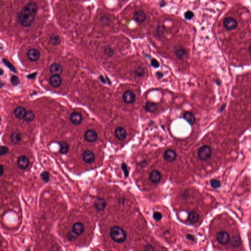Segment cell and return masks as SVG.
<instances>
[{"instance_id":"cell-15","label":"cell","mask_w":251,"mask_h":251,"mask_svg":"<svg viewBox=\"0 0 251 251\" xmlns=\"http://www.w3.org/2000/svg\"><path fill=\"white\" fill-rule=\"evenodd\" d=\"M50 83L54 87H58L62 83V79L60 75H53L50 78Z\"/></svg>"},{"instance_id":"cell-29","label":"cell","mask_w":251,"mask_h":251,"mask_svg":"<svg viewBox=\"0 0 251 251\" xmlns=\"http://www.w3.org/2000/svg\"><path fill=\"white\" fill-rule=\"evenodd\" d=\"M40 177L42 180L45 181V183H47L50 180L49 174L47 171H43L40 174Z\"/></svg>"},{"instance_id":"cell-26","label":"cell","mask_w":251,"mask_h":251,"mask_svg":"<svg viewBox=\"0 0 251 251\" xmlns=\"http://www.w3.org/2000/svg\"><path fill=\"white\" fill-rule=\"evenodd\" d=\"M188 220L191 223H195L198 221L199 215L195 212H191L188 215Z\"/></svg>"},{"instance_id":"cell-9","label":"cell","mask_w":251,"mask_h":251,"mask_svg":"<svg viewBox=\"0 0 251 251\" xmlns=\"http://www.w3.org/2000/svg\"><path fill=\"white\" fill-rule=\"evenodd\" d=\"M84 137L87 142H94L97 140L98 135L95 130H88L84 133Z\"/></svg>"},{"instance_id":"cell-20","label":"cell","mask_w":251,"mask_h":251,"mask_svg":"<svg viewBox=\"0 0 251 251\" xmlns=\"http://www.w3.org/2000/svg\"><path fill=\"white\" fill-rule=\"evenodd\" d=\"M14 115L17 118L19 119H24L27 111L25 108L22 107H18L16 108L14 110Z\"/></svg>"},{"instance_id":"cell-34","label":"cell","mask_w":251,"mask_h":251,"mask_svg":"<svg viewBox=\"0 0 251 251\" xmlns=\"http://www.w3.org/2000/svg\"><path fill=\"white\" fill-rule=\"evenodd\" d=\"M11 83L13 84V86H17L20 83V80L17 76H13L11 78Z\"/></svg>"},{"instance_id":"cell-31","label":"cell","mask_w":251,"mask_h":251,"mask_svg":"<svg viewBox=\"0 0 251 251\" xmlns=\"http://www.w3.org/2000/svg\"><path fill=\"white\" fill-rule=\"evenodd\" d=\"M210 184L213 188H218L220 187V183L219 180L216 179H212L210 181Z\"/></svg>"},{"instance_id":"cell-24","label":"cell","mask_w":251,"mask_h":251,"mask_svg":"<svg viewBox=\"0 0 251 251\" xmlns=\"http://www.w3.org/2000/svg\"><path fill=\"white\" fill-rule=\"evenodd\" d=\"M184 117L190 125H193L195 122V117L192 113L187 112L184 114Z\"/></svg>"},{"instance_id":"cell-33","label":"cell","mask_w":251,"mask_h":251,"mask_svg":"<svg viewBox=\"0 0 251 251\" xmlns=\"http://www.w3.org/2000/svg\"><path fill=\"white\" fill-rule=\"evenodd\" d=\"M8 151H9V149L6 146H1V147H0V155H1V156L5 155L8 152Z\"/></svg>"},{"instance_id":"cell-36","label":"cell","mask_w":251,"mask_h":251,"mask_svg":"<svg viewBox=\"0 0 251 251\" xmlns=\"http://www.w3.org/2000/svg\"><path fill=\"white\" fill-rule=\"evenodd\" d=\"M151 64L152 66H153L155 68H158L159 66V62L155 59H152V60Z\"/></svg>"},{"instance_id":"cell-42","label":"cell","mask_w":251,"mask_h":251,"mask_svg":"<svg viewBox=\"0 0 251 251\" xmlns=\"http://www.w3.org/2000/svg\"><path fill=\"white\" fill-rule=\"evenodd\" d=\"M64 1H65V0H64Z\"/></svg>"},{"instance_id":"cell-5","label":"cell","mask_w":251,"mask_h":251,"mask_svg":"<svg viewBox=\"0 0 251 251\" xmlns=\"http://www.w3.org/2000/svg\"><path fill=\"white\" fill-rule=\"evenodd\" d=\"M216 239L220 244L225 245L229 242L230 239V237L227 232L221 231L217 234Z\"/></svg>"},{"instance_id":"cell-2","label":"cell","mask_w":251,"mask_h":251,"mask_svg":"<svg viewBox=\"0 0 251 251\" xmlns=\"http://www.w3.org/2000/svg\"><path fill=\"white\" fill-rule=\"evenodd\" d=\"M111 238L117 243H122L126 238V234L123 229L118 226L113 227L110 231Z\"/></svg>"},{"instance_id":"cell-25","label":"cell","mask_w":251,"mask_h":251,"mask_svg":"<svg viewBox=\"0 0 251 251\" xmlns=\"http://www.w3.org/2000/svg\"><path fill=\"white\" fill-rule=\"evenodd\" d=\"M157 105L156 104L152 102H147L145 105V109L147 111L153 112L156 110Z\"/></svg>"},{"instance_id":"cell-21","label":"cell","mask_w":251,"mask_h":251,"mask_svg":"<svg viewBox=\"0 0 251 251\" xmlns=\"http://www.w3.org/2000/svg\"><path fill=\"white\" fill-rule=\"evenodd\" d=\"M59 152L61 154H66L69 151V145L67 142L65 141H61L59 142Z\"/></svg>"},{"instance_id":"cell-10","label":"cell","mask_w":251,"mask_h":251,"mask_svg":"<svg viewBox=\"0 0 251 251\" xmlns=\"http://www.w3.org/2000/svg\"><path fill=\"white\" fill-rule=\"evenodd\" d=\"M94 206L98 211H103L107 206V202L104 198H98L94 202Z\"/></svg>"},{"instance_id":"cell-12","label":"cell","mask_w":251,"mask_h":251,"mask_svg":"<svg viewBox=\"0 0 251 251\" xmlns=\"http://www.w3.org/2000/svg\"><path fill=\"white\" fill-rule=\"evenodd\" d=\"M83 116L78 112H73L70 116V121L75 125H79L83 121Z\"/></svg>"},{"instance_id":"cell-22","label":"cell","mask_w":251,"mask_h":251,"mask_svg":"<svg viewBox=\"0 0 251 251\" xmlns=\"http://www.w3.org/2000/svg\"><path fill=\"white\" fill-rule=\"evenodd\" d=\"M175 54L177 58L180 59H184L187 56V51L181 48H179L175 50Z\"/></svg>"},{"instance_id":"cell-7","label":"cell","mask_w":251,"mask_h":251,"mask_svg":"<svg viewBox=\"0 0 251 251\" xmlns=\"http://www.w3.org/2000/svg\"><path fill=\"white\" fill-rule=\"evenodd\" d=\"M122 99L125 103L128 104H132L135 102L136 95L134 93L131 91H127L123 94Z\"/></svg>"},{"instance_id":"cell-3","label":"cell","mask_w":251,"mask_h":251,"mask_svg":"<svg viewBox=\"0 0 251 251\" xmlns=\"http://www.w3.org/2000/svg\"><path fill=\"white\" fill-rule=\"evenodd\" d=\"M212 149L208 145L202 146L198 150V155L200 159L202 161H206L212 156Z\"/></svg>"},{"instance_id":"cell-32","label":"cell","mask_w":251,"mask_h":251,"mask_svg":"<svg viewBox=\"0 0 251 251\" xmlns=\"http://www.w3.org/2000/svg\"><path fill=\"white\" fill-rule=\"evenodd\" d=\"M184 17L187 20H191L193 18L194 14L193 12L191 11H187V12L184 13Z\"/></svg>"},{"instance_id":"cell-18","label":"cell","mask_w":251,"mask_h":251,"mask_svg":"<svg viewBox=\"0 0 251 251\" xmlns=\"http://www.w3.org/2000/svg\"><path fill=\"white\" fill-rule=\"evenodd\" d=\"M62 68L58 63H53L50 67V72L52 75H60L62 73Z\"/></svg>"},{"instance_id":"cell-27","label":"cell","mask_w":251,"mask_h":251,"mask_svg":"<svg viewBox=\"0 0 251 251\" xmlns=\"http://www.w3.org/2000/svg\"><path fill=\"white\" fill-rule=\"evenodd\" d=\"M50 42L55 46L59 45L61 43V38L59 36L55 34H52L50 37Z\"/></svg>"},{"instance_id":"cell-16","label":"cell","mask_w":251,"mask_h":251,"mask_svg":"<svg viewBox=\"0 0 251 251\" xmlns=\"http://www.w3.org/2000/svg\"><path fill=\"white\" fill-rule=\"evenodd\" d=\"M84 231V226L82 223L76 222L74 224L72 227V231L77 235H80Z\"/></svg>"},{"instance_id":"cell-38","label":"cell","mask_w":251,"mask_h":251,"mask_svg":"<svg viewBox=\"0 0 251 251\" xmlns=\"http://www.w3.org/2000/svg\"><path fill=\"white\" fill-rule=\"evenodd\" d=\"M226 105L225 104H223V105H222V106L220 108L219 112H220V113L223 112L226 108Z\"/></svg>"},{"instance_id":"cell-35","label":"cell","mask_w":251,"mask_h":251,"mask_svg":"<svg viewBox=\"0 0 251 251\" xmlns=\"http://www.w3.org/2000/svg\"><path fill=\"white\" fill-rule=\"evenodd\" d=\"M162 217V213L159 212H156L153 214V218L156 221H159Z\"/></svg>"},{"instance_id":"cell-23","label":"cell","mask_w":251,"mask_h":251,"mask_svg":"<svg viewBox=\"0 0 251 251\" xmlns=\"http://www.w3.org/2000/svg\"><path fill=\"white\" fill-rule=\"evenodd\" d=\"M11 140L12 143L14 144H18L21 140V134L17 132H13L11 135Z\"/></svg>"},{"instance_id":"cell-30","label":"cell","mask_w":251,"mask_h":251,"mask_svg":"<svg viewBox=\"0 0 251 251\" xmlns=\"http://www.w3.org/2000/svg\"><path fill=\"white\" fill-rule=\"evenodd\" d=\"M144 70L141 67L137 68L134 71V74L137 77H142L144 75Z\"/></svg>"},{"instance_id":"cell-1","label":"cell","mask_w":251,"mask_h":251,"mask_svg":"<svg viewBox=\"0 0 251 251\" xmlns=\"http://www.w3.org/2000/svg\"><path fill=\"white\" fill-rule=\"evenodd\" d=\"M37 11V7L36 3L33 2H29L17 14V22L24 27L30 26L34 22Z\"/></svg>"},{"instance_id":"cell-14","label":"cell","mask_w":251,"mask_h":251,"mask_svg":"<svg viewBox=\"0 0 251 251\" xmlns=\"http://www.w3.org/2000/svg\"><path fill=\"white\" fill-rule=\"evenodd\" d=\"M115 135L116 138L120 140H123L126 138L127 133L126 130L122 127L116 128L115 131Z\"/></svg>"},{"instance_id":"cell-8","label":"cell","mask_w":251,"mask_h":251,"mask_svg":"<svg viewBox=\"0 0 251 251\" xmlns=\"http://www.w3.org/2000/svg\"><path fill=\"white\" fill-rule=\"evenodd\" d=\"M83 160L88 164H91L95 160V155L93 152L90 150H86L83 154Z\"/></svg>"},{"instance_id":"cell-19","label":"cell","mask_w":251,"mask_h":251,"mask_svg":"<svg viewBox=\"0 0 251 251\" xmlns=\"http://www.w3.org/2000/svg\"><path fill=\"white\" fill-rule=\"evenodd\" d=\"M161 174L157 170H153L150 173L149 176L150 180L153 183H158L160 181L161 179Z\"/></svg>"},{"instance_id":"cell-39","label":"cell","mask_w":251,"mask_h":251,"mask_svg":"<svg viewBox=\"0 0 251 251\" xmlns=\"http://www.w3.org/2000/svg\"><path fill=\"white\" fill-rule=\"evenodd\" d=\"M4 166H3V165H1V171H0V172H1V176H2L3 175V174H4Z\"/></svg>"},{"instance_id":"cell-17","label":"cell","mask_w":251,"mask_h":251,"mask_svg":"<svg viewBox=\"0 0 251 251\" xmlns=\"http://www.w3.org/2000/svg\"><path fill=\"white\" fill-rule=\"evenodd\" d=\"M146 14L142 11H136L133 14V20L136 22L141 23L146 19Z\"/></svg>"},{"instance_id":"cell-11","label":"cell","mask_w":251,"mask_h":251,"mask_svg":"<svg viewBox=\"0 0 251 251\" xmlns=\"http://www.w3.org/2000/svg\"><path fill=\"white\" fill-rule=\"evenodd\" d=\"M29 159L28 157L25 155H21L18 159L17 165L21 169L25 170L29 166Z\"/></svg>"},{"instance_id":"cell-13","label":"cell","mask_w":251,"mask_h":251,"mask_svg":"<svg viewBox=\"0 0 251 251\" xmlns=\"http://www.w3.org/2000/svg\"><path fill=\"white\" fill-rule=\"evenodd\" d=\"M176 153L171 149L166 150L163 154V158L166 161L168 162H172L176 159Z\"/></svg>"},{"instance_id":"cell-40","label":"cell","mask_w":251,"mask_h":251,"mask_svg":"<svg viewBox=\"0 0 251 251\" xmlns=\"http://www.w3.org/2000/svg\"><path fill=\"white\" fill-rule=\"evenodd\" d=\"M156 75H158V77H162V74L160 72H158V73H157Z\"/></svg>"},{"instance_id":"cell-4","label":"cell","mask_w":251,"mask_h":251,"mask_svg":"<svg viewBox=\"0 0 251 251\" xmlns=\"http://www.w3.org/2000/svg\"><path fill=\"white\" fill-rule=\"evenodd\" d=\"M223 25L228 30H234L237 28V22L235 19L232 17H227L224 20Z\"/></svg>"},{"instance_id":"cell-28","label":"cell","mask_w":251,"mask_h":251,"mask_svg":"<svg viewBox=\"0 0 251 251\" xmlns=\"http://www.w3.org/2000/svg\"><path fill=\"white\" fill-rule=\"evenodd\" d=\"M34 118H35V115H34V113L32 111H30L27 112L24 119L27 122H30L33 121Z\"/></svg>"},{"instance_id":"cell-37","label":"cell","mask_w":251,"mask_h":251,"mask_svg":"<svg viewBox=\"0 0 251 251\" xmlns=\"http://www.w3.org/2000/svg\"><path fill=\"white\" fill-rule=\"evenodd\" d=\"M144 250H146V251H154V249L153 248V247L151 245H146L145 247Z\"/></svg>"},{"instance_id":"cell-41","label":"cell","mask_w":251,"mask_h":251,"mask_svg":"<svg viewBox=\"0 0 251 251\" xmlns=\"http://www.w3.org/2000/svg\"><path fill=\"white\" fill-rule=\"evenodd\" d=\"M249 51L250 53L251 54V45H250V46H249Z\"/></svg>"},{"instance_id":"cell-6","label":"cell","mask_w":251,"mask_h":251,"mask_svg":"<svg viewBox=\"0 0 251 251\" xmlns=\"http://www.w3.org/2000/svg\"><path fill=\"white\" fill-rule=\"evenodd\" d=\"M27 55L29 61L32 62H36L39 59L40 54L39 51L37 49H30L27 52Z\"/></svg>"}]
</instances>
